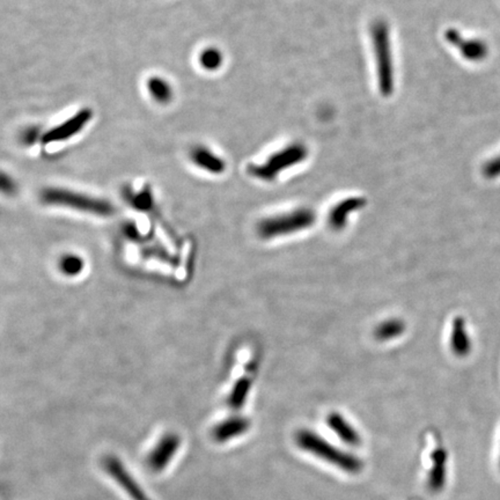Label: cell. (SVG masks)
Returning <instances> with one entry per match:
<instances>
[{"instance_id": "obj_17", "label": "cell", "mask_w": 500, "mask_h": 500, "mask_svg": "<svg viewBox=\"0 0 500 500\" xmlns=\"http://www.w3.org/2000/svg\"><path fill=\"white\" fill-rule=\"evenodd\" d=\"M405 331V323L398 319H391L381 322L375 330H374V336L377 341L386 342L391 339H396L398 336H401Z\"/></svg>"}, {"instance_id": "obj_11", "label": "cell", "mask_w": 500, "mask_h": 500, "mask_svg": "<svg viewBox=\"0 0 500 500\" xmlns=\"http://www.w3.org/2000/svg\"><path fill=\"white\" fill-rule=\"evenodd\" d=\"M366 205V201L363 197H350L344 201L339 202V204L331 208L329 213V225L335 231H341L348 224V218L353 212L358 211Z\"/></svg>"}, {"instance_id": "obj_2", "label": "cell", "mask_w": 500, "mask_h": 500, "mask_svg": "<svg viewBox=\"0 0 500 500\" xmlns=\"http://www.w3.org/2000/svg\"><path fill=\"white\" fill-rule=\"evenodd\" d=\"M370 32L377 64V85L382 96H389L394 89V63L389 29L386 22L379 20L374 22Z\"/></svg>"}, {"instance_id": "obj_13", "label": "cell", "mask_w": 500, "mask_h": 500, "mask_svg": "<svg viewBox=\"0 0 500 500\" xmlns=\"http://www.w3.org/2000/svg\"><path fill=\"white\" fill-rule=\"evenodd\" d=\"M250 422L244 417H232L219 423L213 429L212 436L217 443H227L235 438L241 437L249 430Z\"/></svg>"}, {"instance_id": "obj_19", "label": "cell", "mask_w": 500, "mask_h": 500, "mask_svg": "<svg viewBox=\"0 0 500 500\" xmlns=\"http://www.w3.org/2000/svg\"><path fill=\"white\" fill-rule=\"evenodd\" d=\"M198 60H199V64L204 70L215 71L222 66L224 56L220 53V50L217 49V48H208V49L202 51Z\"/></svg>"}, {"instance_id": "obj_10", "label": "cell", "mask_w": 500, "mask_h": 500, "mask_svg": "<svg viewBox=\"0 0 500 500\" xmlns=\"http://www.w3.org/2000/svg\"><path fill=\"white\" fill-rule=\"evenodd\" d=\"M446 39L448 42L458 48L462 57L472 62H479L484 60L488 55V46L485 43L479 39H462L458 30L451 29L446 33Z\"/></svg>"}, {"instance_id": "obj_5", "label": "cell", "mask_w": 500, "mask_h": 500, "mask_svg": "<svg viewBox=\"0 0 500 500\" xmlns=\"http://www.w3.org/2000/svg\"><path fill=\"white\" fill-rule=\"evenodd\" d=\"M307 157V148L303 145L294 144L283 148L269 157L267 161L260 165L249 166V173L260 180L274 181L283 170L291 168Z\"/></svg>"}, {"instance_id": "obj_7", "label": "cell", "mask_w": 500, "mask_h": 500, "mask_svg": "<svg viewBox=\"0 0 500 500\" xmlns=\"http://www.w3.org/2000/svg\"><path fill=\"white\" fill-rule=\"evenodd\" d=\"M180 447L181 439L177 434H165L150 451L145 463L152 472L160 474L172 463Z\"/></svg>"}, {"instance_id": "obj_15", "label": "cell", "mask_w": 500, "mask_h": 500, "mask_svg": "<svg viewBox=\"0 0 500 500\" xmlns=\"http://www.w3.org/2000/svg\"><path fill=\"white\" fill-rule=\"evenodd\" d=\"M451 349L455 356H468L472 350V343L468 335L465 319L456 317L452 324L451 339H449Z\"/></svg>"}, {"instance_id": "obj_24", "label": "cell", "mask_w": 500, "mask_h": 500, "mask_svg": "<svg viewBox=\"0 0 500 500\" xmlns=\"http://www.w3.org/2000/svg\"><path fill=\"white\" fill-rule=\"evenodd\" d=\"M1 189H3V191H5V193H12V191L15 190V184H13L11 179L8 177V175H5V174L1 177Z\"/></svg>"}, {"instance_id": "obj_22", "label": "cell", "mask_w": 500, "mask_h": 500, "mask_svg": "<svg viewBox=\"0 0 500 500\" xmlns=\"http://www.w3.org/2000/svg\"><path fill=\"white\" fill-rule=\"evenodd\" d=\"M483 174L488 179H496V177H500V154L486 162L483 168Z\"/></svg>"}, {"instance_id": "obj_6", "label": "cell", "mask_w": 500, "mask_h": 500, "mask_svg": "<svg viewBox=\"0 0 500 500\" xmlns=\"http://www.w3.org/2000/svg\"><path fill=\"white\" fill-rule=\"evenodd\" d=\"M92 110L89 108H84L79 110L77 114H74L73 116L64 120L63 123L58 124L53 129H50L48 132L43 134L42 141L43 145L53 144V143H60V141H66L71 138L80 134L84 130L89 122L93 118Z\"/></svg>"}, {"instance_id": "obj_9", "label": "cell", "mask_w": 500, "mask_h": 500, "mask_svg": "<svg viewBox=\"0 0 500 500\" xmlns=\"http://www.w3.org/2000/svg\"><path fill=\"white\" fill-rule=\"evenodd\" d=\"M430 472L427 476V488L432 492H440L447 481V452L443 447H438L431 453Z\"/></svg>"}, {"instance_id": "obj_14", "label": "cell", "mask_w": 500, "mask_h": 500, "mask_svg": "<svg viewBox=\"0 0 500 500\" xmlns=\"http://www.w3.org/2000/svg\"><path fill=\"white\" fill-rule=\"evenodd\" d=\"M190 158L195 165L208 173L222 174L225 172V161L210 148L197 146L191 151Z\"/></svg>"}, {"instance_id": "obj_18", "label": "cell", "mask_w": 500, "mask_h": 500, "mask_svg": "<svg viewBox=\"0 0 500 500\" xmlns=\"http://www.w3.org/2000/svg\"><path fill=\"white\" fill-rule=\"evenodd\" d=\"M250 388H251V379L249 377H240L239 380L236 381L229 398L231 409L239 410L242 408L249 395Z\"/></svg>"}, {"instance_id": "obj_21", "label": "cell", "mask_w": 500, "mask_h": 500, "mask_svg": "<svg viewBox=\"0 0 500 500\" xmlns=\"http://www.w3.org/2000/svg\"><path fill=\"white\" fill-rule=\"evenodd\" d=\"M129 201L131 202V204L134 205V208L141 211H146L152 208L153 204V199H152L151 191L148 188H145L144 190L138 193V194H131L129 191Z\"/></svg>"}, {"instance_id": "obj_20", "label": "cell", "mask_w": 500, "mask_h": 500, "mask_svg": "<svg viewBox=\"0 0 500 500\" xmlns=\"http://www.w3.org/2000/svg\"><path fill=\"white\" fill-rule=\"evenodd\" d=\"M84 268V261L75 255H66L60 261V270L67 276H75L80 274Z\"/></svg>"}, {"instance_id": "obj_3", "label": "cell", "mask_w": 500, "mask_h": 500, "mask_svg": "<svg viewBox=\"0 0 500 500\" xmlns=\"http://www.w3.org/2000/svg\"><path fill=\"white\" fill-rule=\"evenodd\" d=\"M41 199L46 204L74 208L78 211L89 212L100 217H109L115 212L114 205L106 199L92 197L60 188H49L43 190Z\"/></svg>"}, {"instance_id": "obj_12", "label": "cell", "mask_w": 500, "mask_h": 500, "mask_svg": "<svg viewBox=\"0 0 500 500\" xmlns=\"http://www.w3.org/2000/svg\"><path fill=\"white\" fill-rule=\"evenodd\" d=\"M327 424L344 444L357 447L361 443V438L358 431L348 422L339 412H331L328 415Z\"/></svg>"}, {"instance_id": "obj_23", "label": "cell", "mask_w": 500, "mask_h": 500, "mask_svg": "<svg viewBox=\"0 0 500 500\" xmlns=\"http://www.w3.org/2000/svg\"><path fill=\"white\" fill-rule=\"evenodd\" d=\"M42 136L43 134H39V129L32 127V129H28L22 134L21 141L28 146V145L35 144L39 139H42Z\"/></svg>"}, {"instance_id": "obj_16", "label": "cell", "mask_w": 500, "mask_h": 500, "mask_svg": "<svg viewBox=\"0 0 500 500\" xmlns=\"http://www.w3.org/2000/svg\"><path fill=\"white\" fill-rule=\"evenodd\" d=\"M148 91L155 102L167 105L173 99V89L168 81L160 77H152L148 80Z\"/></svg>"}, {"instance_id": "obj_4", "label": "cell", "mask_w": 500, "mask_h": 500, "mask_svg": "<svg viewBox=\"0 0 500 500\" xmlns=\"http://www.w3.org/2000/svg\"><path fill=\"white\" fill-rule=\"evenodd\" d=\"M316 220V215L310 208H298L284 215L265 219L258 225V234L263 239L289 235L303 229H310Z\"/></svg>"}, {"instance_id": "obj_8", "label": "cell", "mask_w": 500, "mask_h": 500, "mask_svg": "<svg viewBox=\"0 0 500 500\" xmlns=\"http://www.w3.org/2000/svg\"><path fill=\"white\" fill-rule=\"evenodd\" d=\"M103 467L107 474L115 479L118 485L123 488L124 491L134 500H152L146 494L143 488L138 484L137 481L129 474L122 461L116 456L109 455L103 460Z\"/></svg>"}, {"instance_id": "obj_1", "label": "cell", "mask_w": 500, "mask_h": 500, "mask_svg": "<svg viewBox=\"0 0 500 500\" xmlns=\"http://www.w3.org/2000/svg\"><path fill=\"white\" fill-rule=\"evenodd\" d=\"M296 443L303 451L310 453L323 461L335 465L348 474H359L364 468L363 460L349 452L342 451L310 430H300L296 434Z\"/></svg>"}]
</instances>
